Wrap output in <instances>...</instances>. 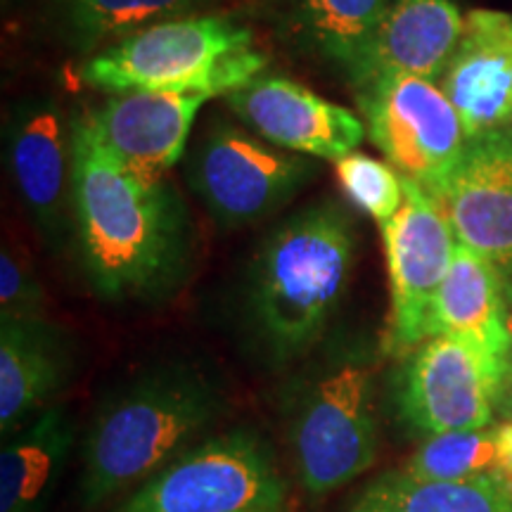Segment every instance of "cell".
Listing matches in <instances>:
<instances>
[{
    "label": "cell",
    "mask_w": 512,
    "mask_h": 512,
    "mask_svg": "<svg viewBox=\"0 0 512 512\" xmlns=\"http://www.w3.org/2000/svg\"><path fill=\"white\" fill-rule=\"evenodd\" d=\"M74 230L83 271L107 302L164 294L188 259V214L169 181H145L72 121Z\"/></svg>",
    "instance_id": "cell-1"
},
{
    "label": "cell",
    "mask_w": 512,
    "mask_h": 512,
    "mask_svg": "<svg viewBox=\"0 0 512 512\" xmlns=\"http://www.w3.org/2000/svg\"><path fill=\"white\" fill-rule=\"evenodd\" d=\"M356 252V219L330 197L266 235L249 264L245 318L268 363L287 366L320 342L347 297Z\"/></svg>",
    "instance_id": "cell-2"
},
{
    "label": "cell",
    "mask_w": 512,
    "mask_h": 512,
    "mask_svg": "<svg viewBox=\"0 0 512 512\" xmlns=\"http://www.w3.org/2000/svg\"><path fill=\"white\" fill-rule=\"evenodd\" d=\"M223 406L219 384L185 363L147 370L102 403L83 439L81 505L93 510L188 451Z\"/></svg>",
    "instance_id": "cell-3"
},
{
    "label": "cell",
    "mask_w": 512,
    "mask_h": 512,
    "mask_svg": "<svg viewBox=\"0 0 512 512\" xmlns=\"http://www.w3.org/2000/svg\"><path fill=\"white\" fill-rule=\"evenodd\" d=\"M266 64L268 55L247 24L226 15H185L98 50L79 74L110 95L166 91L219 98L264 74Z\"/></svg>",
    "instance_id": "cell-4"
},
{
    "label": "cell",
    "mask_w": 512,
    "mask_h": 512,
    "mask_svg": "<svg viewBox=\"0 0 512 512\" xmlns=\"http://www.w3.org/2000/svg\"><path fill=\"white\" fill-rule=\"evenodd\" d=\"M290 446L299 482L311 496L342 489L375 465L380 418L366 351H344L304 384L290 418Z\"/></svg>",
    "instance_id": "cell-5"
},
{
    "label": "cell",
    "mask_w": 512,
    "mask_h": 512,
    "mask_svg": "<svg viewBox=\"0 0 512 512\" xmlns=\"http://www.w3.org/2000/svg\"><path fill=\"white\" fill-rule=\"evenodd\" d=\"M316 174L313 157L283 150L226 119L211 121L185 164L192 192L226 230L268 219Z\"/></svg>",
    "instance_id": "cell-6"
},
{
    "label": "cell",
    "mask_w": 512,
    "mask_h": 512,
    "mask_svg": "<svg viewBox=\"0 0 512 512\" xmlns=\"http://www.w3.org/2000/svg\"><path fill=\"white\" fill-rule=\"evenodd\" d=\"M285 494L259 434L233 430L190 446L114 512H266L283 510Z\"/></svg>",
    "instance_id": "cell-7"
},
{
    "label": "cell",
    "mask_w": 512,
    "mask_h": 512,
    "mask_svg": "<svg viewBox=\"0 0 512 512\" xmlns=\"http://www.w3.org/2000/svg\"><path fill=\"white\" fill-rule=\"evenodd\" d=\"M380 233L392 302L384 351L408 356L430 339L434 299L451 268L458 238L441 204L411 178H403L401 209L380 223Z\"/></svg>",
    "instance_id": "cell-8"
},
{
    "label": "cell",
    "mask_w": 512,
    "mask_h": 512,
    "mask_svg": "<svg viewBox=\"0 0 512 512\" xmlns=\"http://www.w3.org/2000/svg\"><path fill=\"white\" fill-rule=\"evenodd\" d=\"M368 140L403 178L437 197L465 155L467 136L439 83L403 76L356 93Z\"/></svg>",
    "instance_id": "cell-9"
},
{
    "label": "cell",
    "mask_w": 512,
    "mask_h": 512,
    "mask_svg": "<svg viewBox=\"0 0 512 512\" xmlns=\"http://www.w3.org/2000/svg\"><path fill=\"white\" fill-rule=\"evenodd\" d=\"M508 363L451 335L425 339L406 356L396 380L401 418L418 432L486 430Z\"/></svg>",
    "instance_id": "cell-10"
},
{
    "label": "cell",
    "mask_w": 512,
    "mask_h": 512,
    "mask_svg": "<svg viewBox=\"0 0 512 512\" xmlns=\"http://www.w3.org/2000/svg\"><path fill=\"white\" fill-rule=\"evenodd\" d=\"M5 162L19 200L50 252L60 254L74 230L72 126L50 95H29L5 121Z\"/></svg>",
    "instance_id": "cell-11"
},
{
    "label": "cell",
    "mask_w": 512,
    "mask_h": 512,
    "mask_svg": "<svg viewBox=\"0 0 512 512\" xmlns=\"http://www.w3.org/2000/svg\"><path fill=\"white\" fill-rule=\"evenodd\" d=\"M226 102L242 126L297 155L337 162L368 138L363 117L283 74H259Z\"/></svg>",
    "instance_id": "cell-12"
},
{
    "label": "cell",
    "mask_w": 512,
    "mask_h": 512,
    "mask_svg": "<svg viewBox=\"0 0 512 512\" xmlns=\"http://www.w3.org/2000/svg\"><path fill=\"white\" fill-rule=\"evenodd\" d=\"M463 27L456 0H392L342 74L356 93L403 76L437 83Z\"/></svg>",
    "instance_id": "cell-13"
},
{
    "label": "cell",
    "mask_w": 512,
    "mask_h": 512,
    "mask_svg": "<svg viewBox=\"0 0 512 512\" xmlns=\"http://www.w3.org/2000/svg\"><path fill=\"white\" fill-rule=\"evenodd\" d=\"M460 245L512 273V128L467 140L465 155L434 197Z\"/></svg>",
    "instance_id": "cell-14"
},
{
    "label": "cell",
    "mask_w": 512,
    "mask_h": 512,
    "mask_svg": "<svg viewBox=\"0 0 512 512\" xmlns=\"http://www.w3.org/2000/svg\"><path fill=\"white\" fill-rule=\"evenodd\" d=\"M211 98L195 93H112L86 112L95 136L114 159L145 181H164L181 162L197 114Z\"/></svg>",
    "instance_id": "cell-15"
},
{
    "label": "cell",
    "mask_w": 512,
    "mask_h": 512,
    "mask_svg": "<svg viewBox=\"0 0 512 512\" xmlns=\"http://www.w3.org/2000/svg\"><path fill=\"white\" fill-rule=\"evenodd\" d=\"M437 83L456 107L467 140L512 128V17L467 12L463 36Z\"/></svg>",
    "instance_id": "cell-16"
},
{
    "label": "cell",
    "mask_w": 512,
    "mask_h": 512,
    "mask_svg": "<svg viewBox=\"0 0 512 512\" xmlns=\"http://www.w3.org/2000/svg\"><path fill=\"white\" fill-rule=\"evenodd\" d=\"M72 358L46 318H0V432L15 434L48 408L67 382Z\"/></svg>",
    "instance_id": "cell-17"
},
{
    "label": "cell",
    "mask_w": 512,
    "mask_h": 512,
    "mask_svg": "<svg viewBox=\"0 0 512 512\" xmlns=\"http://www.w3.org/2000/svg\"><path fill=\"white\" fill-rule=\"evenodd\" d=\"M451 335L477 344L486 354L508 363L503 275L484 256L460 245L434 299L430 337Z\"/></svg>",
    "instance_id": "cell-18"
},
{
    "label": "cell",
    "mask_w": 512,
    "mask_h": 512,
    "mask_svg": "<svg viewBox=\"0 0 512 512\" xmlns=\"http://www.w3.org/2000/svg\"><path fill=\"white\" fill-rule=\"evenodd\" d=\"M5 439L0 512H48L76 439L74 418L55 403Z\"/></svg>",
    "instance_id": "cell-19"
},
{
    "label": "cell",
    "mask_w": 512,
    "mask_h": 512,
    "mask_svg": "<svg viewBox=\"0 0 512 512\" xmlns=\"http://www.w3.org/2000/svg\"><path fill=\"white\" fill-rule=\"evenodd\" d=\"M292 46L342 72L392 0H273Z\"/></svg>",
    "instance_id": "cell-20"
},
{
    "label": "cell",
    "mask_w": 512,
    "mask_h": 512,
    "mask_svg": "<svg viewBox=\"0 0 512 512\" xmlns=\"http://www.w3.org/2000/svg\"><path fill=\"white\" fill-rule=\"evenodd\" d=\"M209 3L211 0H53V17L64 41L91 57L140 29L192 15Z\"/></svg>",
    "instance_id": "cell-21"
},
{
    "label": "cell",
    "mask_w": 512,
    "mask_h": 512,
    "mask_svg": "<svg viewBox=\"0 0 512 512\" xmlns=\"http://www.w3.org/2000/svg\"><path fill=\"white\" fill-rule=\"evenodd\" d=\"M361 501L380 512H512V494L494 472L437 482L396 470L370 484Z\"/></svg>",
    "instance_id": "cell-22"
},
{
    "label": "cell",
    "mask_w": 512,
    "mask_h": 512,
    "mask_svg": "<svg viewBox=\"0 0 512 512\" xmlns=\"http://www.w3.org/2000/svg\"><path fill=\"white\" fill-rule=\"evenodd\" d=\"M494 467V430H463L430 434L401 472L415 479L458 482V479L491 475Z\"/></svg>",
    "instance_id": "cell-23"
},
{
    "label": "cell",
    "mask_w": 512,
    "mask_h": 512,
    "mask_svg": "<svg viewBox=\"0 0 512 512\" xmlns=\"http://www.w3.org/2000/svg\"><path fill=\"white\" fill-rule=\"evenodd\" d=\"M337 181L347 200L373 216L377 223L389 221L403 204V178L389 162L351 152L335 162Z\"/></svg>",
    "instance_id": "cell-24"
},
{
    "label": "cell",
    "mask_w": 512,
    "mask_h": 512,
    "mask_svg": "<svg viewBox=\"0 0 512 512\" xmlns=\"http://www.w3.org/2000/svg\"><path fill=\"white\" fill-rule=\"evenodd\" d=\"M46 297L31 261L15 247L5 245L0 254V318L34 320L43 318Z\"/></svg>",
    "instance_id": "cell-25"
},
{
    "label": "cell",
    "mask_w": 512,
    "mask_h": 512,
    "mask_svg": "<svg viewBox=\"0 0 512 512\" xmlns=\"http://www.w3.org/2000/svg\"><path fill=\"white\" fill-rule=\"evenodd\" d=\"M494 439H496L494 475L501 479L505 489L512 494V420H505L503 425L494 427Z\"/></svg>",
    "instance_id": "cell-26"
},
{
    "label": "cell",
    "mask_w": 512,
    "mask_h": 512,
    "mask_svg": "<svg viewBox=\"0 0 512 512\" xmlns=\"http://www.w3.org/2000/svg\"><path fill=\"white\" fill-rule=\"evenodd\" d=\"M496 413H501L505 420H512V356H508V366H505L501 389H498Z\"/></svg>",
    "instance_id": "cell-27"
},
{
    "label": "cell",
    "mask_w": 512,
    "mask_h": 512,
    "mask_svg": "<svg viewBox=\"0 0 512 512\" xmlns=\"http://www.w3.org/2000/svg\"><path fill=\"white\" fill-rule=\"evenodd\" d=\"M503 311H505V330H508L510 356H512V273L503 275Z\"/></svg>",
    "instance_id": "cell-28"
},
{
    "label": "cell",
    "mask_w": 512,
    "mask_h": 512,
    "mask_svg": "<svg viewBox=\"0 0 512 512\" xmlns=\"http://www.w3.org/2000/svg\"><path fill=\"white\" fill-rule=\"evenodd\" d=\"M354 512H380V510H375L373 505H368V503H363V501H361V503H358L356 508H354Z\"/></svg>",
    "instance_id": "cell-29"
},
{
    "label": "cell",
    "mask_w": 512,
    "mask_h": 512,
    "mask_svg": "<svg viewBox=\"0 0 512 512\" xmlns=\"http://www.w3.org/2000/svg\"><path fill=\"white\" fill-rule=\"evenodd\" d=\"M19 3H24V0H3V8L8 10V8H17Z\"/></svg>",
    "instance_id": "cell-30"
},
{
    "label": "cell",
    "mask_w": 512,
    "mask_h": 512,
    "mask_svg": "<svg viewBox=\"0 0 512 512\" xmlns=\"http://www.w3.org/2000/svg\"><path fill=\"white\" fill-rule=\"evenodd\" d=\"M266 512H283V510H266Z\"/></svg>",
    "instance_id": "cell-31"
}]
</instances>
